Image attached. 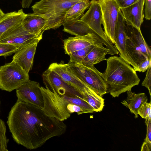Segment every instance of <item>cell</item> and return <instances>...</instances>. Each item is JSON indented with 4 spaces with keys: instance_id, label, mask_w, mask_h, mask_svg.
<instances>
[{
    "instance_id": "18",
    "label": "cell",
    "mask_w": 151,
    "mask_h": 151,
    "mask_svg": "<svg viewBox=\"0 0 151 151\" xmlns=\"http://www.w3.org/2000/svg\"><path fill=\"white\" fill-rule=\"evenodd\" d=\"M98 42L94 44L91 50L87 55L81 63L84 65L94 66L101 62L106 60L105 56L110 54V50Z\"/></svg>"
},
{
    "instance_id": "8",
    "label": "cell",
    "mask_w": 151,
    "mask_h": 151,
    "mask_svg": "<svg viewBox=\"0 0 151 151\" xmlns=\"http://www.w3.org/2000/svg\"><path fill=\"white\" fill-rule=\"evenodd\" d=\"M97 1L100 8L104 32L114 44L115 33L120 9L115 0Z\"/></svg>"
},
{
    "instance_id": "38",
    "label": "cell",
    "mask_w": 151,
    "mask_h": 151,
    "mask_svg": "<svg viewBox=\"0 0 151 151\" xmlns=\"http://www.w3.org/2000/svg\"><path fill=\"white\" fill-rule=\"evenodd\" d=\"M4 14L1 9L0 8V19L2 17Z\"/></svg>"
},
{
    "instance_id": "6",
    "label": "cell",
    "mask_w": 151,
    "mask_h": 151,
    "mask_svg": "<svg viewBox=\"0 0 151 151\" xmlns=\"http://www.w3.org/2000/svg\"><path fill=\"white\" fill-rule=\"evenodd\" d=\"M71 69L81 79L96 93L102 97L107 93L106 84L102 73L94 66L84 65L80 63L69 62Z\"/></svg>"
},
{
    "instance_id": "40",
    "label": "cell",
    "mask_w": 151,
    "mask_h": 151,
    "mask_svg": "<svg viewBox=\"0 0 151 151\" xmlns=\"http://www.w3.org/2000/svg\"></svg>"
},
{
    "instance_id": "12",
    "label": "cell",
    "mask_w": 151,
    "mask_h": 151,
    "mask_svg": "<svg viewBox=\"0 0 151 151\" xmlns=\"http://www.w3.org/2000/svg\"><path fill=\"white\" fill-rule=\"evenodd\" d=\"M48 68L58 74L66 83L81 95L86 88L88 86L71 69L68 63H53L50 65Z\"/></svg>"
},
{
    "instance_id": "34",
    "label": "cell",
    "mask_w": 151,
    "mask_h": 151,
    "mask_svg": "<svg viewBox=\"0 0 151 151\" xmlns=\"http://www.w3.org/2000/svg\"><path fill=\"white\" fill-rule=\"evenodd\" d=\"M139 0H115L120 9L128 7Z\"/></svg>"
},
{
    "instance_id": "30",
    "label": "cell",
    "mask_w": 151,
    "mask_h": 151,
    "mask_svg": "<svg viewBox=\"0 0 151 151\" xmlns=\"http://www.w3.org/2000/svg\"><path fill=\"white\" fill-rule=\"evenodd\" d=\"M138 114L145 119H151V104L146 102L142 104L139 109Z\"/></svg>"
},
{
    "instance_id": "26",
    "label": "cell",
    "mask_w": 151,
    "mask_h": 151,
    "mask_svg": "<svg viewBox=\"0 0 151 151\" xmlns=\"http://www.w3.org/2000/svg\"><path fill=\"white\" fill-rule=\"evenodd\" d=\"M61 96L68 103L75 104L81 107L88 113H92L94 111L93 108L87 102L82 99L65 95L62 96Z\"/></svg>"
},
{
    "instance_id": "20",
    "label": "cell",
    "mask_w": 151,
    "mask_h": 151,
    "mask_svg": "<svg viewBox=\"0 0 151 151\" xmlns=\"http://www.w3.org/2000/svg\"><path fill=\"white\" fill-rule=\"evenodd\" d=\"M26 14L22 9L4 13L0 19V37L8 29L22 23Z\"/></svg>"
},
{
    "instance_id": "28",
    "label": "cell",
    "mask_w": 151,
    "mask_h": 151,
    "mask_svg": "<svg viewBox=\"0 0 151 151\" xmlns=\"http://www.w3.org/2000/svg\"><path fill=\"white\" fill-rule=\"evenodd\" d=\"M6 126L4 121L0 119V151H8V144L9 139L6 135Z\"/></svg>"
},
{
    "instance_id": "1",
    "label": "cell",
    "mask_w": 151,
    "mask_h": 151,
    "mask_svg": "<svg viewBox=\"0 0 151 151\" xmlns=\"http://www.w3.org/2000/svg\"><path fill=\"white\" fill-rule=\"evenodd\" d=\"M7 123L14 141L30 150L63 134L67 129L63 121L49 116L42 108L18 100L9 113Z\"/></svg>"
},
{
    "instance_id": "5",
    "label": "cell",
    "mask_w": 151,
    "mask_h": 151,
    "mask_svg": "<svg viewBox=\"0 0 151 151\" xmlns=\"http://www.w3.org/2000/svg\"><path fill=\"white\" fill-rule=\"evenodd\" d=\"M43 98V106L42 109L48 115L63 121L70 116L67 110V102L55 91L47 87L40 86Z\"/></svg>"
},
{
    "instance_id": "23",
    "label": "cell",
    "mask_w": 151,
    "mask_h": 151,
    "mask_svg": "<svg viewBox=\"0 0 151 151\" xmlns=\"http://www.w3.org/2000/svg\"><path fill=\"white\" fill-rule=\"evenodd\" d=\"M126 52L129 64L132 66L136 71H138L139 64L147 58L141 50L127 38L126 42Z\"/></svg>"
},
{
    "instance_id": "3",
    "label": "cell",
    "mask_w": 151,
    "mask_h": 151,
    "mask_svg": "<svg viewBox=\"0 0 151 151\" xmlns=\"http://www.w3.org/2000/svg\"><path fill=\"white\" fill-rule=\"evenodd\" d=\"M82 0H40L32 7L34 13L47 19L49 29H55L63 25L64 17L73 5Z\"/></svg>"
},
{
    "instance_id": "29",
    "label": "cell",
    "mask_w": 151,
    "mask_h": 151,
    "mask_svg": "<svg viewBox=\"0 0 151 151\" xmlns=\"http://www.w3.org/2000/svg\"><path fill=\"white\" fill-rule=\"evenodd\" d=\"M18 49L14 45L0 42V56L6 58L14 53Z\"/></svg>"
},
{
    "instance_id": "4",
    "label": "cell",
    "mask_w": 151,
    "mask_h": 151,
    "mask_svg": "<svg viewBox=\"0 0 151 151\" xmlns=\"http://www.w3.org/2000/svg\"><path fill=\"white\" fill-rule=\"evenodd\" d=\"M80 19L88 26L100 42L109 50V54L114 55L119 53L102 28L101 9L97 0H91L88 10Z\"/></svg>"
},
{
    "instance_id": "19",
    "label": "cell",
    "mask_w": 151,
    "mask_h": 151,
    "mask_svg": "<svg viewBox=\"0 0 151 151\" xmlns=\"http://www.w3.org/2000/svg\"><path fill=\"white\" fill-rule=\"evenodd\" d=\"M125 32L127 37L148 58H151V51L142 35L141 30L125 23Z\"/></svg>"
},
{
    "instance_id": "37",
    "label": "cell",
    "mask_w": 151,
    "mask_h": 151,
    "mask_svg": "<svg viewBox=\"0 0 151 151\" xmlns=\"http://www.w3.org/2000/svg\"><path fill=\"white\" fill-rule=\"evenodd\" d=\"M151 142L144 141L141 147V151H150Z\"/></svg>"
},
{
    "instance_id": "35",
    "label": "cell",
    "mask_w": 151,
    "mask_h": 151,
    "mask_svg": "<svg viewBox=\"0 0 151 151\" xmlns=\"http://www.w3.org/2000/svg\"><path fill=\"white\" fill-rule=\"evenodd\" d=\"M145 9L144 17L147 20L151 18V0H145Z\"/></svg>"
},
{
    "instance_id": "22",
    "label": "cell",
    "mask_w": 151,
    "mask_h": 151,
    "mask_svg": "<svg viewBox=\"0 0 151 151\" xmlns=\"http://www.w3.org/2000/svg\"><path fill=\"white\" fill-rule=\"evenodd\" d=\"M62 25L64 32L75 36H83L89 34H93L96 35L88 26L80 19L74 21H64Z\"/></svg>"
},
{
    "instance_id": "32",
    "label": "cell",
    "mask_w": 151,
    "mask_h": 151,
    "mask_svg": "<svg viewBox=\"0 0 151 151\" xmlns=\"http://www.w3.org/2000/svg\"><path fill=\"white\" fill-rule=\"evenodd\" d=\"M151 66L147 70L145 78L142 83V85L145 86L148 89L150 95L151 96Z\"/></svg>"
},
{
    "instance_id": "2",
    "label": "cell",
    "mask_w": 151,
    "mask_h": 151,
    "mask_svg": "<svg viewBox=\"0 0 151 151\" xmlns=\"http://www.w3.org/2000/svg\"><path fill=\"white\" fill-rule=\"evenodd\" d=\"M107 66L102 75L107 92L114 97L138 85L140 79L136 71L122 57H110L106 59Z\"/></svg>"
},
{
    "instance_id": "9",
    "label": "cell",
    "mask_w": 151,
    "mask_h": 151,
    "mask_svg": "<svg viewBox=\"0 0 151 151\" xmlns=\"http://www.w3.org/2000/svg\"><path fill=\"white\" fill-rule=\"evenodd\" d=\"M42 34L37 36L25 30L21 23L6 31L0 37V42L11 45L18 49L42 37Z\"/></svg>"
},
{
    "instance_id": "7",
    "label": "cell",
    "mask_w": 151,
    "mask_h": 151,
    "mask_svg": "<svg viewBox=\"0 0 151 151\" xmlns=\"http://www.w3.org/2000/svg\"><path fill=\"white\" fill-rule=\"evenodd\" d=\"M29 79V74L13 62L0 67V89L10 92L21 86Z\"/></svg>"
},
{
    "instance_id": "13",
    "label": "cell",
    "mask_w": 151,
    "mask_h": 151,
    "mask_svg": "<svg viewBox=\"0 0 151 151\" xmlns=\"http://www.w3.org/2000/svg\"><path fill=\"white\" fill-rule=\"evenodd\" d=\"M42 38L18 49L13 57L12 61L20 66L28 74L32 67L37 44Z\"/></svg>"
},
{
    "instance_id": "10",
    "label": "cell",
    "mask_w": 151,
    "mask_h": 151,
    "mask_svg": "<svg viewBox=\"0 0 151 151\" xmlns=\"http://www.w3.org/2000/svg\"><path fill=\"white\" fill-rule=\"evenodd\" d=\"M42 77L45 86L51 90L55 91L60 96L65 95L83 99L82 95L76 90L53 70L48 68L43 73Z\"/></svg>"
},
{
    "instance_id": "14",
    "label": "cell",
    "mask_w": 151,
    "mask_h": 151,
    "mask_svg": "<svg viewBox=\"0 0 151 151\" xmlns=\"http://www.w3.org/2000/svg\"><path fill=\"white\" fill-rule=\"evenodd\" d=\"M144 4L145 0H139L128 7L120 9L126 24L141 30L144 17Z\"/></svg>"
},
{
    "instance_id": "16",
    "label": "cell",
    "mask_w": 151,
    "mask_h": 151,
    "mask_svg": "<svg viewBox=\"0 0 151 151\" xmlns=\"http://www.w3.org/2000/svg\"><path fill=\"white\" fill-rule=\"evenodd\" d=\"M21 24L25 30L37 36L49 29L48 20L36 13L26 14Z\"/></svg>"
},
{
    "instance_id": "21",
    "label": "cell",
    "mask_w": 151,
    "mask_h": 151,
    "mask_svg": "<svg viewBox=\"0 0 151 151\" xmlns=\"http://www.w3.org/2000/svg\"><path fill=\"white\" fill-rule=\"evenodd\" d=\"M127 97L126 100L121 103L129 109L130 112L135 115V118L138 117V111L142 105L147 102V97L145 93H136L132 92L131 89L127 91Z\"/></svg>"
},
{
    "instance_id": "31",
    "label": "cell",
    "mask_w": 151,
    "mask_h": 151,
    "mask_svg": "<svg viewBox=\"0 0 151 151\" xmlns=\"http://www.w3.org/2000/svg\"><path fill=\"white\" fill-rule=\"evenodd\" d=\"M67 108L68 111L70 114L76 112L79 115L83 114L88 113L86 111L81 107L76 104L68 102L67 104Z\"/></svg>"
},
{
    "instance_id": "17",
    "label": "cell",
    "mask_w": 151,
    "mask_h": 151,
    "mask_svg": "<svg viewBox=\"0 0 151 151\" xmlns=\"http://www.w3.org/2000/svg\"><path fill=\"white\" fill-rule=\"evenodd\" d=\"M127 38L125 32V22L120 10L115 33L114 44L119 53L120 56L129 63L126 52Z\"/></svg>"
},
{
    "instance_id": "27",
    "label": "cell",
    "mask_w": 151,
    "mask_h": 151,
    "mask_svg": "<svg viewBox=\"0 0 151 151\" xmlns=\"http://www.w3.org/2000/svg\"><path fill=\"white\" fill-rule=\"evenodd\" d=\"M93 45H91L69 54L68 55L70 57L69 62L81 63L83 59L92 48Z\"/></svg>"
},
{
    "instance_id": "25",
    "label": "cell",
    "mask_w": 151,
    "mask_h": 151,
    "mask_svg": "<svg viewBox=\"0 0 151 151\" xmlns=\"http://www.w3.org/2000/svg\"><path fill=\"white\" fill-rule=\"evenodd\" d=\"M82 96L83 99L93 108L94 111L100 112L103 110L104 106V99L89 86L86 88Z\"/></svg>"
},
{
    "instance_id": "11",
    "label": "cell",
    "mask_w": 151,
    "mask_h": 151,
    "mask_svg": "<svg viewBox=\"0 0 151 151\" xmlns=\"http://www.w3.org/2000/svg\"><path fill=\"white\" fill-rule=\"evenodd\" d=\"M39 83L29 79L16 89L17 100L42 108L43 98Z\"/></svg>"
},
{
    "instance_id": "15",
    "label": "cell",
    "mask_w": 151,
    "mask_h": 151,
    "mask_svg": "<svg viewBox=\"0 0 151 151\" xmlns=\"http://www.w3.org/2000/svg\"><path fill=\"white\" fill-rule=\"evenodd\" d=\"M98 42H100L93 34L69 37L63 40V47L65 54L69 55L72 52L93 45Z\"/></svg>"
},
{
    "instance_id": "39",
    "label": "cell",
    "mask_w": 151,
    "mask_h": 151,
    "mask_svg": "<svg viewBox=\"0 0 151 151\" xmlns=\"http://www.w3.org/2000/svg\"><path fill=\"white\" fill-rule=\"evenodd\" d=\"M0 104H1V102H0Z\"/></svg>"
},
{
    "instance_id": "36",
    "label": "cell",
    "mask_w": 151,
    "mask_h": 151,
    "mask_svg": "<svg viewBox=\"0 0 151 151\" xmlns=\"http://www.w3.org/2000/svg\"><path fill=\"white\" fill-rule=\"evenodd\" d=\"M145 123L147 126V134L144 141L151 142V119H145Z\"/></svg>"
},
{
    "instance_id": "33",
    "label": "cell",
    "mask_w": 151,
    "mask_h": 151,
    "mask_svg": "<svg viewBox=\"0 0 151 151\" xmlns=\"http://www.w3.org/2000/svg\"><path fill=\"white\" fill-rule=\"evenodd\" d=\"M151 66V58H147L141 62L138 66V71L144 72Z\"/></svg>"
},
{
    "instance_id": "24",
    "label": "cell",
    "mask_w": 151,
    "mask_h": 151,
    "mask_svg": "<svg viewBox=\"0 0 151 151\" xmlns=\"http://www.w3.org/2000/svg\"><path fill=\"white\" fill-rule=\"evenodd\" d=\"M90 0H82L72 5L66 12L64 21H74L79 20L84 15V12L88 9Z\"/></svg>"
}]
</instances>
